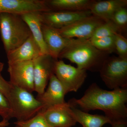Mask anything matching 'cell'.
Wrapping results in <instances>:
<instances>
[{"mask_svg": "<svg viewBox=\"0 0 127 127\" xmlns=\"http://www.w3.org/2000/svg\"><path fill=\"white\" fill-rule=\"evenodd\" d=\"M68 102L71 107L86 112L95 110L103 111L110 120V124L127 123V88L108 91L93 83L81 98H72Z\"/></svg>", "mask_w": 127, "mask_h": 127, "instance_id": "1", "label": "cell"}, {"mask_svg": "<svg viewBox=\"0 0 127 127\" xmlns=\"http://www.w3.org/2000/svg\"><path fill=\"white\" fill-rule=\"evenodd\" d=\"M110 54L98 50L89 40L71 39L58 58L68 60L77 67L92 72H99Z\"/></svg>", "mask_w": 127, "mask_h": 127, "instance_id": "2", "label": "cell"}, {"mask_svg": "<svg viewBox=\"0 0 127 127\" xmlns=\"http://www.w3.org/2000/svg\"><path fill=\"white\" fill-rule=\"evenodd\" d=\"M0 34L6 54L20 46L32 35L21 15L9 13L0 15Z\"/></svg>", "mask_w": 127, "mask_h": 127, "instance_id": "3", "label": "cell"}, {"mask_svg": "<svg viewBox=\"0 0 127 127\" xmlns=\"http://www.w3.org/2000/svg\"><path fill=\"white\" fill-rule=\"evenodd\" d=\"M12 110V118L19 122L29 120L43 109L42 104L32 93L15 86L8 99Z\"/></svg>", "mask_w": 127, "mask_h": 127, "instance_id": "4", "label": "cell"}, {"mask_svg": "<svg viewBox=\"0 0 127 127\" xmlns=\"http://www.w3.org/2000/svg\"><path fill=\"white\" fill-rule=\"evenodd\" d=\"M103 81L112 90L127 88V59L109 56L99 71Z\"/></svg>", "mask_w": 127, "mask_h": 127, "instance_id": "5", "label": "cell"}, {"mask_svg": "<svg viewBox=\"0 0 127 127\" xmlns=\"http://www.w3.org/2000/svg\"><path fill=\"white\" fill-rule=\"evenodd\" d=\"M54 74L66 94L77 92L84 83L87 76V71L58 60L55 62Z\"/></svg>", "mask_w": 127, "mask_h": 127, "instance_id": "6", "label": "cell"}, {"mask_svg": "<svg viewBox=\"0 0 127 127\" xmlns=\"http://www.w3.org/2000/svg\"><path fill=\"white\" fill-rule=\"evenodd\" d=\"M105 22L92 15L58 30L62 36L66 39L90 40L96 29Z\"/></svg>", "mask_w": 127, "mask_h": 127, "instance_id": "7", "label": "cell"}, {"mask_svg": "<svg viewBox=\"0 0 127 127\" xmlns=\"http://www.w3.org/2000/svg\"><path fill=\"white\" fill-rule=\"evenodd\" d=\"M10 82L32 93L34 91L33 61L8 64Z\"/></svg>", "mask_w": 127, "mask_h": 127, "instance_id": "8", "label": "cell"}, {"mask_svg": "<svg viewBox=\"0 0 127 127\" xmlns=\"http://www.w3.org/2000/svg\"><path fill=\"white\" fill-rule=\"evenodd\" d=\"M57 60L49 55H42L33 60L34 91L42 94L51 75L54 74Z\"/></svg>", "mask_w": 127, "mask_h": 127, "instance_id": "9", "label": "cell"}, {"mask_svg": "<svg viewBox=\"0 0 127 127\" xmlns=\"http://www.w3.org/2000/svg\"><path fill=\"white\" fill-rule=\"evenodd\" d=\"M92 15L90 10L81 11H59L41 12L42 23L57 29H61Z\"/></svg>", "mask_w": 127, "mask_h": 127, "instance_id": "10", "label": "cell"}, {"mask_svg": "<svg viewBox=\"0 0 127 127\" xmlns=\"http://www.w3.org/2000/svg\"><path fill=\"white\" fill-rule=\"evenodd\" d=\"M51 11L46 0H0V15L23 14L33 12Z\"/></svg>", "mask_w": 127, "mask_h": 127, "instance_id": "11", "label": "cell"}, {"mask_svg": "<svg viewBox=\"0 0 127 127\" xmlns=\"http://www.w3.org/2000/svg\"><path fill=\"white\" fill-rule=\"evenodd\" d=\"M41 112L47 122L53 127H72L77 123L68 102L51 107Z\"/></svg>", "mask_w": 127, "mask_h": 127, "instance_id": "12", "label": "cell"}, {"mask_svg": "<svg viewBox=\"0 0 127 127\" xmlns=\"http://www.w3.org/2000/svg\"><path fill=\"white\" fill-rule=\"evenodd\" d=\"M49 81L46 91L37 98L43 106L42 110L66 102L64 97L67 94L55 74L51 75Z\"/></svg>", "mask_w": 127, "mask_h": 127, "instance_id": "13", "label": "cell"}, {"mask_svg": "<svg viewBox=\"0 0 127 127\" xmlns=\"http://www.w3.org/2000/svg\"><path fill=\"white\" fill-rule=\"evenodd\" d=\"M6 55L8 64H10L33 61L42 54L32 35L23 44Z\"/></svg>", "mask_w": 127, "mask_h": 127, "instance_id": "14", "label": "cell"}, {"mask_svg": "<svg viewBox=\"0 0 127 127\" xmlns=\"http://www.w3.org/2000/svg\"><path fill=\"white\" fill-rule=\"evenodd\" d=\"M43 39L49 55L56 60H58L61 53L67 46L71 39L62 36L58 29L44 25H42Z\"/></svg>", "mask_w": 127, "mask_h": 127, "instance_id": "15", "label": "cell"}, {"mask_svg": "<svg viewBox=\"0 0 127 127\" xmlns=\"http://www.w3.org/2000/svg\"><path fill=\"white\" fill-rule=\"evenodd\" d=\"M127 6V0H95L90 10L92 15L107 22L112 20L114 15L118 10Z\"/></svg>", "mask_w": 127, "mask_h": 127, "instance_id": "16", "label": "cell"}, {"mask_svg": "<svg viewBox=\"0 0 127 127\" xmlns=\"http://www.w3.org/2000/svg\"><path fill=\"white\" fill-rule=\"evenodd\" d=\"M41 12H33L21 15V16L30 28L32 36L39 45L42 55H50L43 39Z\"/></svg>", "mask_w": 127, "mask_h": 127, "instance_id": "17", "label": "cell"}, {"mask_svg": "<svg viewBox=\"0 0 127 127\" xmlns=\"http://www.w3.org/2000/svg\"><path fill=\"white\" fill-rule=\"evenodd\" d=\"M51 11H76L90 10L95 0H46Z\"/></svg>", "mask_w": 127, "mask_h": 127, "instance_id": "18", "label": "cell"}, {"mask_svg": "<svg viewBox=\"0 0 127 127\" xmlns=\"http://www.w3.org/2000/svg\"><path fill=\"white\" fill-rule=\"evenodd\" d=\"M71 108L76 122L80 124L82 127H102L106 124H111L110 120L105 116L90 114L73 107Z\"/></svg>", "mask_w": 127, "mask_h": 127, "instance_id": "19", "label": "cell"}, {"mask_svg": "<svg viewBox=\"0 0 127 127\" xmlns=\"http://www.w3.org/2000/svg\"><path fill=\"white\" fill-rule=\"evenodd\" d=\"M119 32L118 29L112 21L105 22L96 29L90 40L113 35Z\"/></svg>", "mask_w": 127, "mask_h": 127, "instance_id": "20", "label": "cell"}, {"mask_svg": "<svg viewBox=\"0 0 127 127\" xmlns=\"http://www.w3.org/2000/svg\"><path fill=\"white\" fill-rule=\"evenodd\" d=\"M114 35L89 40L91 41L92 44L98 50L111 54L113 52H116Z\"/></svg>", "mask_w": 127, "mask_h": 127, "instance_id": "21", "label": "cell"}, {"mask_svg": "<svg viewBox=\"0 0 127 127\" xmlns=\"http://www.w3.org/2000/svg\"><path fill=\"white\" fill-rule=\"evenodd\" d=\"M14 124L17 127H53L47 122L41 112L29 120L16 121Z\"/></svg>", "mask_w": 127, "mask_h": 127, "instance_id": "22", "label": "cell"}, {"mask_svg": "<svg viewBox=\"0 0 127 127\" xmlns=\"http://www.w3.org/2000/svg\"><path fill=\"white\" fill-rule=\"evenodd\" d=\"M112 21L118 29L119 32L122 34L126 33L127 28V7L119 9L114 15Z\"/></svg>", "mask_w": 127, "mask_h": 127, "instance_id": "23", "label": "cell"}, {"mask_svg": "<svg viewBox=\"0 0 127 127\" xmlns=\"http://www.w3.org/2000/svg\"><path fill=\"white\" fill-rule=\"evenodd\" d=\"M115 35L116 52L118 56L127 59V39L122 34L117 32Z\"/></svg>", "mask_w": 127, "mask_h": 127, "instance_id": "24", "label": "cell"}, {"mask_svg": "<svg viewBox=\"0 0 127 127\" xmlns=\"http://www.w3.org/2000/svg\"><path fill=\"white\" fill-rule=\"evenodd\" d=\"M0 111L4 114L3 120L9 121L12 118V110L7 98L0 92Z\"/></svg>", "mask_w": 127, "mask_h": 127, "instance_id": "25", "label": "cell"}, {"mask_svg": "<svg viewBox=\"0 0 127 127\" xmlns=\"http://www.w3.org/2000/svg\"><path fill=\"white\" fill-rule=\"evenodd\" d=\"M12 88L13 86L10 82L6 81L0 73V92L4 95L7 100L10 97Z\"/></svg>", "mask_w": 127, "mask_h": 127, "instance_id": "26", "label": "cell"}, {"mask_svg": "<svg viewBox=\"0 0 127 127\" xmlns=\"http://www.w3.org/2000/svg\"><path fill=\"white\" fill-rule=\"evenodd\" d=\"M112 127H127V123L118 122L111 124Z\"/></svg>", "mask_w": 127, "mask_h": 127, "instance_id": "27", "label": "cell"}, {"mask_svg": "<svg viewBox=\"0 0 127 127\" xmlns=\"http://www.w3.org/2000/svg\"><path fill=\"white\" fill-rule=\"evenodd\" d=\"M4 64L0 62V73H1L4 67Z\"/></svg>", "mask_w": 127, "mask_h": 127, "instance_id": "28", "label": "cell"}, {"mask_svg": "<svg viewBox=\"0 0 127 127\" xmlns=\"http://www.w3.org/2000/svg\"><path fill=\"white\" fill-rule=\"evenodd\" d=\"M9 122L6 123L4 124H2V125H0V127H7V126L9 125Z\"/></svg>", "mask_w": 127, "mask_h": 127, "instance_id": "29", "label": "cell"}, {"mask_svg": "<svg viewBox=\"0 0 127 127\" xmlns=\"http://www.w3.org/2000/svg\"><path fill=\"white\" fill-rule=\"evenodd\" d=\"M8 122H8V121H7V120H3L2 121H1V122H0V125L4 124Z\"/></svg>", "mask_w": 127, "mask_h": 127, "instance_id": "30", "label": "cell"}, {"mask_svg": "<svg viewBox=\"0 0 127 127\" xmlns=\"http://www.w3.org/2000/svg\"><path fill=\"white\" fill-rule=\"evenodd\" d=\"M0 116L2 117V118L4 117V114H3V113L0 111Z\"/></svg>", "mask_w": 127, "mask_h": 127, "instance_id": "31", "label": "cell"}]
</instances>
